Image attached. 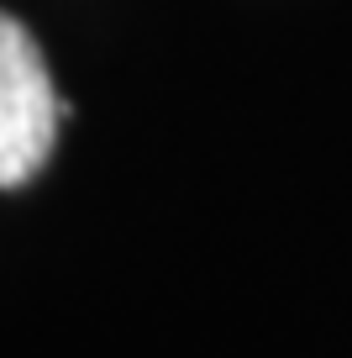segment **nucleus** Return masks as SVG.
<instances>
[{"label":"nucleus","mask_w":352,"mask_h":358,"mask_svg":"<svg viewBox=\"0 0 352 358\" xmlns=\"http://www.w3.org/2000/svg\"><path fill=\"white\" fill-rule=\"evenodd\" d=\"M68 106L53 95L43 48L16 16L0 11V190H16L47 164Z\"/></svg>","instance_id":"f257e3e1"}]
</instances>
